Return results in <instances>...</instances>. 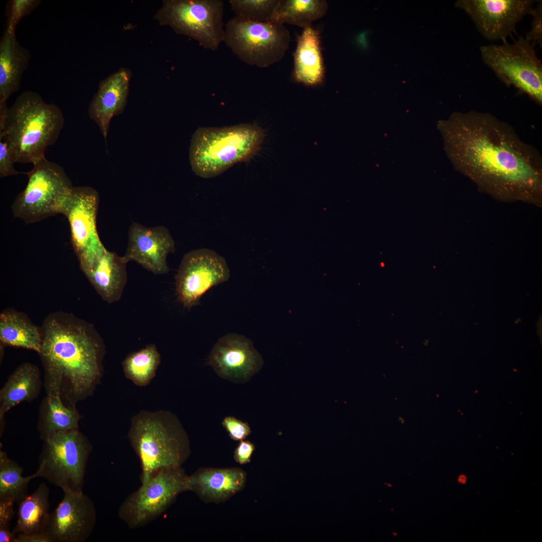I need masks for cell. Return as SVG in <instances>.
Here are the masks:
<instances>
[{"label": "cell", "mask_w": 542, "mask_h": 542, "mask_svg": "<svg viewBox=\"0 0 542 542\" xmlns=\"http://www.w3.org/2000/svg\"><path fill=\"white\" fill-rule=\"evenodd\" d=\"M457 169L500 200L540 204L542 158L508 123L488 112H456L444 126Z\"/></svg>", "instance_id": "cell-1"}, {"label": "cell", "mask_w": 542, "mask_h": 542, "mask_svg": "<svg viewBox=\"0 0 542 542\" xmlns=\"http://www.w3.org/2000/svg\"><path fill=\"white\" fill-rule=\"evenodd\" d=\"M47 394H64L72 406L91 395L102 376L105 346L93 325L72 313L49 314L41 326Z\"/></svg>", "instance_id": "cell-2"}, {"label": "cell", "mask_w": 542, "mask_h": 542, "mask_svg": "<svg viewBox=\"0 0 542 542\" xmlns=\"http://www.w3.org/2000/svg\"><path fill=\"white\" fill-rule=\"evenodd\" d=\"M62 111L37 92L22 93L9 107L0 102V140L12 151L16 163L34 164L45 157L64 125Z\"/></svg>", "instance_id": "cell-3"}, {"label": "cell", "mask_w": 542, "mask_h": 542, "mask_svg": "<svg viewBox=\"0 0 542 542\" xmlns=\"http://www.w3.org/2000/svg\"><path fill=\"white\" fill-rule=\"evenodd\" d=\"M127 437L140 461L142 484L162 470L182 467L191 453L186 431L169 411H141L131 418Z\"/></svg>", "instance_id": "cell-4"}, {"label": "cell", "mask_w": 542, "mask_h": 542, "mask_svg": "<svg viewBox=\"0 0 542 542\" xmlns=\"http://www.w3.org/2000/svg\"><path fill=\"white\" fill-rule=\"evenodd\" d=\"M264 137L263 130L254 124L199 127L191 140L192 170L203 178L217 176L235 164L251 158L259 149Z\"/></svg>", "instance_id": "cell-5"}, {"label": "cell", "mask_w": 542, "mask_h": 542, "mask_svg": "<svg viewBox=\"0 0 542 542\" xmlns=\"http://www.w3.org/2000/svg\"><path fill=\"white\" fill-rule=\"evenodd\" d=\"M37 477L64 492L83 491L86 468L92 447L78 430L58 432L44 441Z\"/></svg>", "instance_id": "cell-6"}, {"label": "cell", "mask_w": 542, "mask_h": 542, "mask_svg": "<svg viewBox=\"0 0 542 542\" xmlns=\"http://www.w3.org/2000/svg\"><path fill=\"white\" fill-rule=\"evenodd\" d=\"M224 42L243 62L266 68L283 59L291 37L284 24L253 22L235 16L225 25Z\"/></svg>", "instance_id": "cell-7"}, {"label": "cell", "mask_w": 542, "mask_h": 542, "mask_svg": "<svg viewBox=\"0 0 542 542\" xmlns=\"http://www.w3.org/2000/svg\"><path fill=\"white\" fill-rule=\"evenodd\" d=\"M536 43L519 37L512 44L480 47L482 59L507 87L513 86L539 104H542V64Z\"/></svg>", "instance_id": "cell-8"}, {"label": "cell", "mask_w": 542, "mask_h": 542, "mask_svg": "<svg viewBox=\"0 0 542 542\" xmlns=\"http://www.w3.org/2000/svg\"><path fill=\"white\" fill-rule=\"evenodd\" d=\"M223 2L220 0H165L154 19L177 34L216 51L224 42Z\"/></svg>", "instance_id": "cell-9"}, {"label": "cell", "mask_w": 542, "mask_h": 542, "mask_svg": "<svg viewBox=\"0 0 542 542\" xmlns=\"http://www.w3.org/2000/svg\"><path fill=\"white\" fill-rule=\"evenodd\" d=\"M25 172L28 181L12 205L14 218L27 224L41 221L57 213L61 198L73 186L64 169L46 157Z\"/></svg>", "instance_id": "cell-10"}, {"label": "cell", "mask_w": 542, "mask_h": 542, "mask_svg": "<svg viewBox=\"0 0 542 542\" xmlns=\"http://www.w3.org/2000/svg\"><path fill=\"white\" fill-rule=\"evenodd\" d=\"M188 478L182 467L160 471L125 498L118 508V517L130 529L148 524L187 491Z\"/></svg>", "instance_id": "cell-11"}, {"label": "cell", "mask_w": 542, "mask_h": 542, "mask_svg": "<svg viewBox=\"0 0 542 542\" xmlns=\"http://www.w3.org/2000/svg\"><path fill=\"white\" fill-rule=\"evenodd\" d=\"M99 196L91 187H73L60 199L57 213L67 218L72 246L81 270L106 250L96 227Z\"/></svg>", "instance_id": "cell-12"}, {"label": "cell", "mask_w": 542, "mask_h": 542, "mask_svg": "<svg viewBox=\"0 0 542 542\" xmlns=\"http://www.w3.org/2000/svg\"><path fill=\"white\" fill-rule=\"evenodd\" d=\"M229 277L223 257L210 249L193 250L184 255L175 277L178 298L185 307L191 308L210 288Z\"/></svg>", "instance_id": "cell-13"}, {"label": "cell", "mask_w": 542, "mask_h": 542, "mask_svg": "<svg viewBox=\"0 0 542 542\" xmlns=\"http://www.w3.org/2000/svg\"><path fill=\"white\" fill-rule=\"evenodd\" d=\"M534 3L532 0H458L455 6L470 17L485 38L504 43L517 24L530 14Z\"/></svg>", "instance_id": "cell-14"}, {"label": "cell", "mask_w": 542, "mask_h": 542, "mask_svg": "<svg viewBox=\"0 0 542 542\" xmlns=\"http://www.w3.org/2000/svg\"><path fill=\"white\" fill-rule=\"evenodd\" d=\"M64 494L49 514L44 534L49 542H84L91 535L96 523L94 504L83 491Z\"/></svg>", "instance_id": "cell-15"}, {"label": "cell", "mask_w": 542, "mask_h": 542, "mask_svg": "<svg viewBox=\"0 0 542 542\" xmlns=\"http://www.w3.org/2000/svg\"><path fill=\"white\" fill-rule=\"evenodd\" d=\"M208 362L219 376L238 383L249 381L263 364L252 342L236 333L227 334L218 339L210 353Z\"/></svg>", "instance_id": "cell-16"}, {"label": "cell", "mask_w": 542, "mask_h": 542, "mask_svg": "<svg viewBox=\"0 0 542 542\" xmlns=\"http://www.w3.org/2000/svg\"><path fill=\"white\" fill-rule=\"evenodd\" d=\"M128 240L123 256L126 262L136 261L155 275L169 272L167 257L176 248L174 240L166 227H149L133 222L129 228Z\"/></svg>", "instance_id": "cell-17"}, {"label": "cell", "mask_w": 542, "mask_h": 542, "mask_svg": "<svg viewBox=\"0 0 542 542\" xmlns=\"http://www.w3.org/2000/svg\"><path fill=\"white\" fill-rule=\"evenodd\" d=\"M131 71L121 68L99 82L88 107L91 119L97 124L106 143L112 118L123 112L127 103Z\"/></svg>", "instance_id": "cell-18"}, {"label": "cell", "mask_w": 542, "mask_h": 542, "mask_svg": "<svg viewBox=\"0 0 542 542\" xmlns=\"http://www.w3.org/2000/svg\"><path fill=\"white\" fill-rule=\"evenodd\" d=\"M246 473L236 468H201L188 476L187 491L206 503L224 502L241 491Z\"/></svg>", "instance_id": "cell-19"}, {"label": "cell", "mask_w": 542, "mask_h": 542, "mask_svg": "<svg viewBox=\"0 0 542 542\" xmlns=\"http://www.w3.org/2000/svg\"><path fill=\"white\" fill-rule=\"evenodd\" d=\"M127 263L123 256L106 249L82 271L102 299L110 304L122 296L127 281Z\"/></svg>", "instance_id": "cell-20"}, {"label": "cell", "mask_w": 542, "mask_h": 542, "mask_svg": "<svg viewBox=\"0 0 542 542\" xmlns=\"http://www.w3.org/2000/svg\"><path fill=\"white\" fill-rule=\"evenodd\" d=\"M31 58L17 40L15 30L6 28L0 40V102L19 91Z\"/></svg>", "instance_id": "cell-21"}, {"label": "cell", "mask_w": 542, "mask_h": 542, "mask_svg": "<svg viewBox=\"0 0 542 542\" xmlns=\"http://www.w3.org/2000/svg\"><path fill=\"white\" fill-rule=\"evenodd\" d=\"M318 32L309 26L303 29L294 53V77L299 83L313 86L321 84L325 68Z\"/></svg>", "instance_id": "cell-22"}, {"label": "cell", "mask_w": 542, "mask_h": 542, "mask_svg": "<svg viewBox=\"0 0 542 542\" xmlns=\"http://www.w3.org/2000/svg\"><path fill=\"white\" fill-rule=\"evenodd\" d=\"M41 386L40 372L35 365L25 362L11 375L0 391V417L24 401H31L39 395Z\"/></svg>", "instance_id": "cell-23"}, {"label": "cell", "mask_w": 542, "mask_h": 542, "mask_svg": "<svg viewBox=\"0 0 542 542\" xmlns=\"http://www.w3.org/2000/svg\"><path fill=\"white\" fill-rule=\"evenodd\" d=\"M0 341L9 346L40 351L42 342L41 327L35 325L26 314L7 309L0 314Z\"/></svg>", "instance_id": "cell-24"}, {"label": "cell", "mask_w": 542, "mask_h": 542, "mask_svg": "<svg viewBox=\"0 0 542 542\" xmlns=\"http://www.w3.org/2000/svg\"><path fill=\"white\" fill-rule=\"evenodd\" d=\"M49 495V487L42 482L18 503V519L13 532L16 534H44L50 514Z\"/></svg>", "instance_id": "cell-25"}, {"label": "cell", "mask_w": 542, "mask_h": 542, "mask_svg": "<svg viewBox=\"0 0 542 542\" xmlns=\"http://www.w3.org/2000/svg\"><path fill=\"white\" fill-rule=\"evenodd\" d=\"M81 418L75 407L66 406L59 395L47 394L42 407L38 429L43 441L54 434L78 430Z\"/></svg>", "instance_id": "cell-26"}, {"label": "cell", "mask_w": 542, "mask_h": 542, "mask_svg": "<svg viewBox=\"0 0 542 542\" xmlns=\"http://www.w3.org/2000/svg\"><path fill=\"white\" fill-rule=\"evenodd\" d=\"M328 7L326 0H280L271 21L304 29L323 17Z\"/></svg>", "instance_id": "cell-27"}, {"label": "cell", "mask_w": 542, "mask_h": 542, "mask_svg": "<svg viewBox=\"0 0 542 542\" xmlns=\"http://www.w3.org/2000/svg\"><path fill=\"white\" fill-rule=\"evenodd\" d=\"M161 356L154 344L129 353L122 362L124 375L139 386L148 385L156 375Z\"/></svg>", "instance_id": "cell-28"}, {"label": "cell", "mask_w": 542, "mask_h": 542, "mask_svg": "<svg viewBox=\"0 0 542 542\" xmlns=\"http://www.w3.org/2000/svg\"><path fill=\"white\" fill-rule=\"evenodd\" d=\"M24 468L10 459L0 449V500L19 503L28 495V487L31 480L37 478L36 473L23 477Z\"/></svg>", "instance_id": "cell-29"}, {"label": "cell", "mask_w": 542, "mask_h": 542, "mask_svg": "<svg viewBox=\"0 0 542 542\" xmlns=\"http://www.w3.org/2000/svg\"><path fill=\"white\" fill-rule=\"evenodd\" d=\"M280 0H230L232 11L236 16L246 20L271 21Z\"/></svg>", "instance_id": "cell-30"}, {"label": "cell", "mask_w": 542, "mask_h": 542, "mask_svg": "<svg viewBox=\"0 0 542 542\" xmlns=\"http://www.w3.org/2000/svg\"><path fill=\"white\" fill-rule=\"evenodd\" d=\"M40 0H10L6 7L7 28L16 30L19 22L41 4Z\"/></svg>", "instance_id": "cell-31"}, {"label": "cell", "mask_w": 542, "mask_h": 542, "mask_svg": "<svg viewBox=\"0 0 542 542\" xmlns=\"http://www.w3.org/2000/svg\"><path fill=\"white\" fill-rule=\"evenodd\" d=\"M222 425L228 434L230 438L234 441L244 440L251 432L249 424L233 416L225 417Z\"/></svg>", "instance_id": "cell-32"}, {"label": "cell", "mask_w": 542, "mask_h": 542, "mask_svg": "<svg viewBox=\"0 0 542 542\" xmlns=\"http://www.w3.org/2000/svg\"><path fill=\"white\" fill-rule=\"evenodd\" d=\"M16 163L13 154L7 144L0 140V177L4 178L25 174L16 170L14 167Z\"/></svg>", "instance_id": "cell-33"}, {"label": "cell", "mask_w": 542, "mask_h": 542, "mask_svg": "<svg viewBox=\"0 0 542 542\" xmlns=\"http://www.w3.org/2000/svg\"><path fill=\"white\" fill-rule=\"evenodd\" d=\"M532 17L530 31L526 35L528 41L538 44L542 46V1H538L536 7L530 12Z\"/></svg>", "instance_id": "cell-34"}, {"label": "cell", "mask_w": 542, "mask_h": 542, "mask_svg": "<svg viewBox=\"0 0 542 542\" xmlns=\"http://www.w3.org/2000/svg\"><path fill=\"white\" fill-rule=\"evenodd\" d=\"M255 450V446L248 440H241L239 442L234 452L235 461L241 465L250 462L252 454Z\"/></svg>", "instance_id": "cell-35"}, {"label": "cell", "mask_w": 542, "mask_h": 542, "mask_svg": "<svg viewBox=\"0 0 542 542\" xmlns=\"http://www.w3.org/2000/svg\"><path fill=\"white\" fill-rule=\"evenodd\" d=\"M14 503L11 500H0V525L10 526V522L15 515Z\"/></svg>", "instance_id": "cell-36"}, {"label": "cell", "mask_w": 542, "mask_h": 542, "mask_svg": "<svg viewBox=\"0 0 542 542\" xmlns=\"http://www.w3.org/2000/svg\"><path fill=\"white\" fill-rule=\"evenodd\" d=\"M15 542H49L44 534H25L19 533L17 534Z\"/></svg>", "instance_id": "cell-37"}, {"label": "cell", "mask_w": 542, "mask_h": 542, "mask_svg": "<svg viewBox=\"0 0 542 542\" xmlns=\"http://www.w3.org/2000/svg\"><path fill=\"white\" fill-rule=\"evenodd\" d=\"M16 536L10 526L0 525V542H15Z\"/></svg>", "instance_id": "cell-38"}, {"label": "cell", "mask_w": 542, "mask_h": 542, "mask_svg": "<svg viewBox=\"0 0 542 542\" xmlns=\"http://www.w3.org/2000/svg\"><path fill=\"white\" fill-rule=\"evenodd\" d=\"M466 477L462 475L459 477V481L461 483H465V481H466Z\"/></svg>", "instance_id": "cell-39"}]
</instances>
